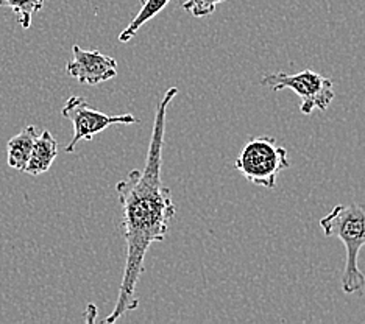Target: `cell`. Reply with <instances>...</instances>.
Listing matches in <instances>:
<instances>
[{
	"instance_id": "cell-8",
	"label": "cell",
	"mask_w": 365,
	"mask_h": 324,
	"mask_svg": "<svg viewBox=\"0 0 365 324\" xmlns=\"http://www.w3.org/2000/svg\"><path fill=\"white\" fill-rule=\"evenodd\" d=\"M36 137V128L33 127V125H29V127H26L21 132H18V135L8 140L6 161L10 167L16 170H24V167H26L29 162V157L31 155Z\"/></svg>"
},
{
	"instance_id": "cell-11",
	"label": "cell",
	"mask_w": 365,
	"mask_h": 324,
	"mask_svg": "<svg viewBox=\"0 0 365 324\" xmlns=\"http://www.w3.org/2000/svg\"><path fill=\"white\" fill-rule=\"evenodd\" d=\"M223 2L225 0H186L182 4V10L192 14L194 18H205V16L212 14L215 6Z\"/></svg>"
},
{
	"instance_id": "cell-5",
	"label": "cell",
	"mask_w": 365,
	"mask_h": 324,
	"mask_svg": "<svg viewBox=\"0 0 365 324\" xmlns=\"http://www.w3.org/2000/svg\"><path fill=\"white\" fill-rule=\"evenodd\" d=\"M61 114L73 125V137L66 147V152L72 153L80 140H93L98 132L110 128L111 125H135L139 119L131 114L108 115L102 111L94 110L85 97H71L63 106Z\"/></svg>"
},
{
	"instance_id": "cell-7",
	"label": "cell",
	"mask_w": 365,
	"mask_h": 324,
	"mask_svg": "<svg viewBox=\"0 0 365 324\" xmlns=\"http://www.w3.org/2000/svg\"><path fill=\"white\" fill-rule=\"evenodd\" d=\"M58 155V142L52 136L51 131H43V135H39L33 145L31 155L29 157V162L24 172L31 174V177H38V174L46 173L52 167L55 157Z\"/></svg>"
},
{
	"instance_id": "cell-6",
	"label": "cell",
	"mask_w": 365,
	"mask_h": 324,
	"mask_svg": "<svg viewBox=\"0 0 365 324\" xmlns=\"http://www.w3.org/2000/svg\"><path fill=\"white\" fill-rule=\"evenodd\" d=\"M66 72L83 85L97 86L118 75V61L98 50H83L80 46H73L72 60L66 66Z\"/></svg>"
},
{
	"instance_id": "cell-4",
	"label": "cell",
	"mask_w": 365,
	"mask_h": 324,
	"mask_svg": "<svg viewBox=\"0 0 365 324\" xmlns=\"http://www.w3.org/2000/svg\"><path fill=\"white\" fill-rule=\"evenodd\" d=\"M261 85L275 93L283 89L292 90L300 98V111L304 115L312 114L314 110L327 111L336 97L333 80L311 69L294 75L284 72L264 75Z\"/></svg>"
},
{
	"instance_id": "cell-12",
	"label": "cell",
	"mask_w": 365,
	"mask_h": 324,
	"mask_svg": "<svg viewBox=\"0 0 365 324\" xmlns=\"http://www.w3.org/2000/svg\"><path fill=\"white\" fill-rule=\"evenodd\" d=\"M139 2H144V0H139Z\"/></svg>"
},
{
	"instance_id": "cell-1",
	"label": "cell",
	"mask_w": 365,
	"mask_h": 324,
	"mask_svg": "<svg viewBox=\"0 0 365 324\" xmlns=\"http://www.w3.org/2000/svg\"><path fill=\"white\" fill-rule=\"evenodd\" d=\"M177 95L178 89L169 88L156 106L144 169L131 170L127 178L115 184V192L122 207L120 228L125 239L127 259L118 301L110 317L105 320L108 324L119 321L123 315L139 307L136 288L140 276L144 274L145 256L153 244L163 242L168 236L169 223L177 214L170 189L164 186L161 178L165 114Z\"/></svg>"
},
{
	"instance_id": "cell-10",
	"label": "cell",
	"mask_w": 365,
	"mask_h": 324,
	"mask_svg": "<svg viewBox=\"0 0 365 324\" xmlns=\"http://www.w3.org/2000/svg\"><path fill=\"white\" fill-rule=\"evenodd\" d=\"M0 6L10 8L22 28H30L33 16L44 8V0H0Z\"/></svg>"
},
{
	"instance_id": "cell-3",
	"label": "cell",
	"mask_w": 365,
	"mask_h": 324,
	"mask_svg": "<svg viewBox=\"0 0 365 324\" xmlns=\"http://www.w3.org/2000/svg\"><path fill=\"white\" fill-rule=\"evenodd\" d=\"M236 169L252 184L275 189L278 174L290 167L287 150L275 137H252L236 157Z\"/></svg>"
},
{
	"instance_id": "cell-9",
	"label": "cell",
	"mask_w": 365,
	"mask_h": 324,
	"mask_svg": "<svg viewBox=\"0 0 365 324\" xmlns=\"http://www.w3.org/2000/svg\"><path fill=\"white\" fill-rule=\"evenodd\" d=\"M169 4H170V0H144L143 6H140L139 13L136 14V18L133 19L127 25V28L119 35L120 43H128V41L136 35L143 25H145L148 21L156 18V16L160 14Z\"/></svg>"
},
{
	"instance_id": "cell-2",
	"label": "cell",
	"mask_w": 365,
	"mask_h": 324,
	"mask_svg": "<svg viewBox=\"0 0 365 324\" xmlns=\"http://www.w3.org/2000/svg\"><path fill=\"white\" fill-rule=\"evenodd\" d=\"M320 228L327 237H336L345 245L346 257L342 273L344 293L362 292L365 274L359 270L358 259L365 245V207L358 203L337 204L320 220Z\"/></svg>"
}]
</instances>
